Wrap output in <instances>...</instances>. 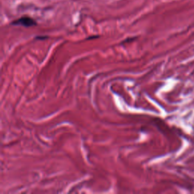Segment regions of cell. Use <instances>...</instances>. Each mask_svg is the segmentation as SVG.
I'll list each match as a JSON object with an SVG mask.
<instances>
[{"mask_svg": "<svg viewBox=\"0 0 194 194\" xmlns=\"http://www.w3.org/2000/svg\"><path fill=\"white\" fill-rule=\"evenodd\" d=\"M13 25H21V26L26 27V28H30L37 25V22L33 19V18H29V17H22L16 21H13L11 23Z\"/></svg>", "mask_w": 194, "mask_h": 194, "instance_id": "cell-1", "label": "cell"}]
</instances>
